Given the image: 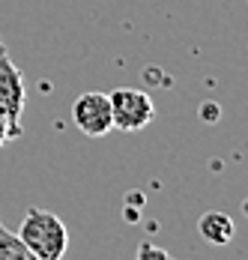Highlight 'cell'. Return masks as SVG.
I'll list each match as a JSON object with an SVG mask.
<instances>
[{
    "instance_id": "6da1fadb",
    "label": "cell",
    "mask_w": 248,
    "mask_h": 260,
    "mask_svg": "<svg viewBox=\"0 0 248 260\" xmlns=\"http://www.w3.org/2000/svg\"><path fill=\"white\" fill-rule=\"evenodd\" d=\"M18 239L36 260H63L69 248V234H66L63 218L39 207L27 209L21 228H18Z\"/></svg>"
},
{
    "instance_id": "7a4b0ae2",
    "label": "cell",
    "mask_w": 248,
    "mask_h": 260,
    "mask_svg": "<svg viewBox=\"0 0 248 260\" xmlns=\"http://www.w3.org/2000/svg\"><path fill=\"white\" fill-rule=\"evenodd\" d=\"M108 99H111V120H114V129H120V132H141L144 126H149L152 117H156L152 96L144 93V90L117 87L114 93H108Z\"/></svg>"
},
{
    "instance_id": "3957f363",
    "label": "cell",
    "mask_w": 248,
    "mask_h": 260,
    "mask_svg": "<svg viewBox=\"0 0 248 260\" xmlns=\"http://www.w3.org/2000/svg\"><path fill=\"white\" fill-rule=\"evenodd\" d=\"M24 78L18 66L9 60V51H0V120L9 126L12 141L21 138V114H24Z\"/></svg>"
},
{
    "instance_id": "277c9868",
    "label": "cell",
    "mask_w": 248,
    "mask_h": 260,
    "mask_svg": "<svg viewBox=\"0 0 248 260\" xmlns=\"http://www.w3.org/2000/svg\"><path fill=\"white\" fill-rule=\"evenodd\" d=\"M72 120L87 138H105L108 132L114 129L108 93H99V90L81 93V96L75 99V105H72Z\"/></svg>"
},
{
    "instance_id": "5b68a950",
    "label": "cell",
    "mask_w": 248,
    "mask_h": 260,
    "mask_svg": "<svg viewBox=\"0 0 248 260\" xmlns=\"http://www.w3.org/2000/svg\"><path fill=\"white\" fill-rule=\"evenodd\" d=\"M198 234L203 236L206 242H212V245H227V242H233L236 224H233V218H230L227 212L209 209V212H203V215H200Z\"/></svg>"
},
{
    "instance_id": "8992f818",
    "label": "cell",
    "mask_w": 248,
    "mask_h": 260,
    "mask_svg": "<svg viewBox=\"0 0 248 260\" xmlns=\"http://www.w3.org/2000/svg\"><path fill=\"white\" fill-rule=\"evenodd\" d=\"M0 260H36L27 251L24 242L18 239V234L3 228V221H0Z\"/></svg>"
},
{
    "instance_id": "52a82bcc",
    "label": "cell",
    "mask_w": 248,
    "mask_h": 260,
    "mask_svg": "<svg viewBox=\"0 0 248 260\" xmlns=\"http://www.w3.org/2000/svg\"><path fill=\"white\" fill-rule=\"evenodd\" d=\"M138 260H171V257H168V251H165V248L144 242V245H141V251H138Z\"/></svg>"
},
{
    "instance_id": "ba28073f",
    "label": "cell",
    "mask_w": 248,
    "mask_h": 260,
    "mask_svg": "<svg viewBox=\"0 0 248 260\" xmlns=\"http://www.w3.org/2000/svg\"><path fill=\"white\" fill-rule=\"evenodd\" d=\"M200 114H203L206 120H215V117H219V108H215V105H212V102H206V108H203Z\"/></svg>"
},
{
    "instance_id": "9c48e42d",
    "label": "cell",
    "mask_w": 248,
    "mask_h": 260,
    "mask_svg": "<svg viewBox=\"0 0 248 260\" xmlns=\"http://www.w3.org/2000/svg\"><path fill=\"white\" fill-rule=\"evenodd\" d=\"M9 141H12V135H9V126L0 120V147H3V144H9Z\"/></svg>"
},
{
    "instance_id": "30bf717a",
    "label": "cell",
    "mask_w": 248,
    "mask_h": 260,
    "mask_svg": "<svg viewBox=\"0 0 248 260\" xmlns=\"http://www.w3.org/2000/svg\"><path fill=\"white\" fill-rule=\"evenodd\" d=\"M0 51H6V45H3V39H0Z\"/></svg>"
}]
</instances>
